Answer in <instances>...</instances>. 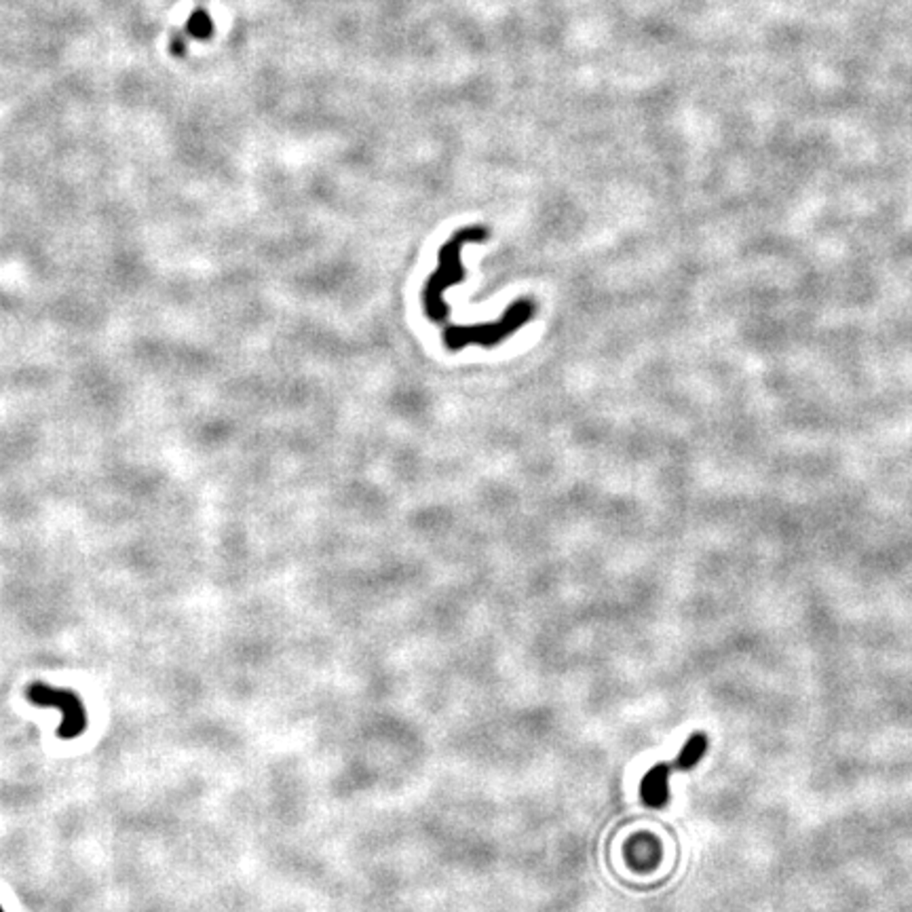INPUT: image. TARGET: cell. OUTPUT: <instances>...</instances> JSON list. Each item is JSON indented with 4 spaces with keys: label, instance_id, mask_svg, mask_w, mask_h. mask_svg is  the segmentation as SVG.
Masks as SVG:
<instances>
[{
    "label": "cell",
    "instance_id": "8992f818",
    "mask_svg": "<svg viewBox=\"0 0 912 912\" xmlns=\"http://www.w3.org/2000/svg\"><path fill=\"white\" fill-rule=\"evenodd\" d=\"M211 32H213V22H211L210 13L207 11H195L189 17V22H186V34H191L192 38H199V41L210 38Z\"/></svg>",
    "mask_w": 912,
    "mask_h": 912
},
{
    "label": "cell",
    "instance_id": "3957f363",
    "mask_svg": "<svg viewBox=\"0 0 912 912\" xmlns=\"http://www.w3.org/2000/svg\"><path fill=\"white\" fill-rule=\"evenodd\" d=\"M28 697L38 703V706H54L62 711V724L60 731H57L62 740H74V737H79L87 729L85 706H83L73 691L51 689L47 684H32L28 689Z\"/></svg>",
    "mask_w": 912,
    "mask_h": 912
},
{
    "label": "cell",
    "instance_id": "7a4b0ae2",
    "mask_svg": "<svg viewBox=\"0 0 912 912\" xmlns=\"http://www.w3.org/2000/svg\"><path fill=\"white\" fill-rule=\"evenodd\" d=\"M534 307L530 300H517L501 315V319L474 326H450L444 332V342L450 351H463L467 347H496L517 329L533 319Z\"/></svg>",
    "mask_w": 912,
    "mask_h": 912
},
{
    "label": "cell",
    "instance_id": "ba28073f",
    "mask_svg": "<svg viewBox=\"0 0 912 912\" xmlns=\"http://www.w3.org/2000/svg\"><path fill=\"white\" fill-rule=\"evenodd\" d=\"M0 912H3V907H0Z\"/></svg>",
    "mask_w": 912,
    "mask_h": 912
},
{
    "label": "cell",
    "instance_id": "277c9868",
    "mask_svg": "<svg viewBox=\"0 0 912 912\" xmlns=\"http://www.w3.org/2000/svg\"><path fill=\"white\" fill-rule=\"evenodd\" d=\"M670 773L672 767L665 762H659L642 778L640 784V797H642L646 807L652 809H662L670 799Z\"/></svg>",
    "mask_w": 912,
    "mask_h": 912
},
{
    "label": "cell",
    "instance_id": "6da1fadb",
    "mask_svg": "<svg viewBox=\"0 0 912 912\" xmlns=\"http://www.w3.org/2000/svg\"><path fill=\"white\" fill-rule=\"evenodd\" d=\"M488 239V232L484 229H463L458 230L448 243L439 250V264L437 270L429 277L423 294V307L427 317L433 323H444L448 319V304L444 300V294L452 286L465 279L463 269V245L467 243H482Z\"/></svg>",
    "mask_w": 912,
    "mask_h": 912
},
{
    "label": "cell",
    "instance_id": "52a82bcc",
    "mask_svg": "<svg viewBox=\"0 0 912 912\" xmlns=\"http://www.w3.org/2000/svg\"><path fill=\"white\" fill-rule=\"evenodd\" d=\"M186 49H189V38H186L184 32H173L172 41H170V51L176 57H184Z\"/></svg>",
    "mask_w": 912,
    "mask_h": 912
},
{
    "label": "cell",
    "instance_id": "5b68a950",
    "mask_svg": "<svg viewBox=\"0 0 912 912\" xmlns=\"http://www.w3.org/2000/svg\"><path fill=\"white\" fill-rule=\"evenodd\" d=\"M706 750H708V737L706 735L703 733L691 735L687 743L682 746L681 754H678L676 759L670 762L672 771H689V769H693L697 762L701 760V756L706 754Z\"/></svg>",
    "mask_w": 912,
    "mask_h": 912
}]
</instances>
